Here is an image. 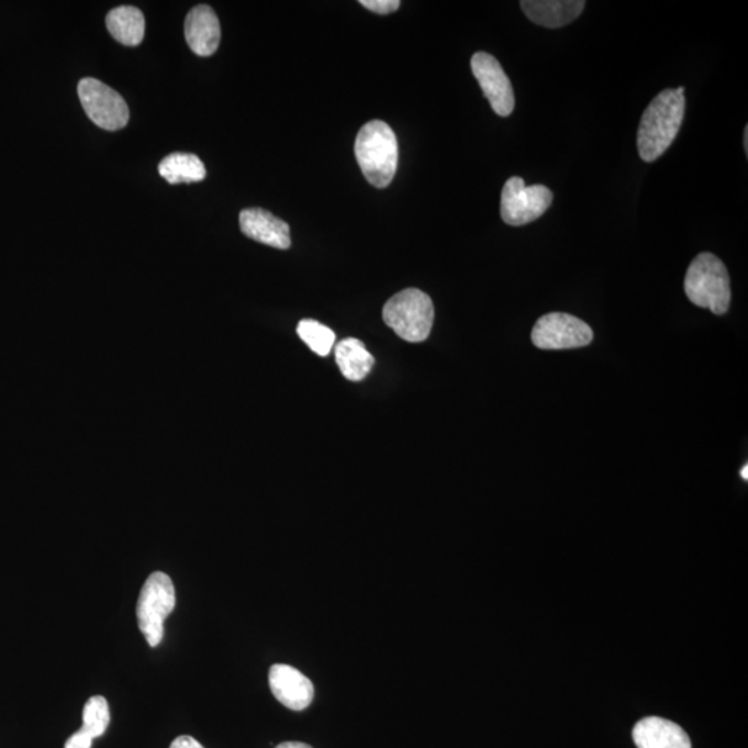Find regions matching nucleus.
<instances>
[{
	"mask_svg": "<svg viewBox=\"0 0 748 748\" xmlns=\"http://www.w3.org/2000/svg\"><path fill=\"white\" fill-rule=\"evenodd\" d=\"M686 100L684 88L666 89L657 94L641 115L638 130V152L641 160L655 163L677 139L681 130Z\"/></svg>",
	"mask_w": 748,
	"mask_h": 748,
	"instance_id": "nucleus-1",
	"label": "nucleus"
},
{
	"mask_svg": "<svg viewBox=\"0 0 748 748\" xmlns=\"http://www.w3.org/2000/svg\"><path fill=\"white\" fill-rule=\"evenodd\" d=\"M355 157L370 185L387 188L398 168V141L391 126L380 120L364 125L355 141Z\"/></svg>",
	"mask_w": 748,
	"mask_h": 748,
	"instance_id": "nucleus-2",
	"label": "nucleus"
},
{
	"mask_svg": "<svg viewBox=\"0 0 748 748\" xmlns=\"http://www.w3.org/2000/svg\"><path fill=\"white\" fill-rule=\"evenodd\" d=\"M684 293L694 305L724 315L729 310L732 291L728 269L711 253L699 254L684 276Z\"/></svg>",
	"mask_w": 748,
	"mask_h": 748,
	"instance_id": "nucleus-3",
	"label": "nucleus"
},
{
	"mask_svg": "<svg viewBox=\"0 0 748 748\" xmlns=\"http://www.w3.org/2000/svg\"><path fill=\"white\" fill-rule=\"evenodd\" d=\"M383 321L405 342L422 343L432 333L433 301L422 290H403L386 302Z\"/></svg>",
	"mask_w": 748,
	"mask_h": 748,
	"instance_id": "nucleus-4",
	"label": "nucleus"
},
{
	"mask_svg": "<svg viewBox=\"0 0 748 748\" xmlns=\"http://www.w3.org/2000/svg\"><path fill=\"white\" fill-rule=\"evenodd\" d=\"M177 593L171 578L156 571L148 576L137 599L136 615L141 633L150 647H157L164 638V623L174 612Z\"/></svg>",
	"mask_w": 748,
	"mask_h": 748,
	"instance_id": "nucleus-5",
	"label": "nucleus"
},
{
	"mask_svg": "<svg viewBox=\"0 0 748 748\" xmlns=\"http://www.w3.org/2000/svg\"><path fill=\"white\" fill-rule=\"evenodd\" d=\"M554 203V193L544 185L527 186L523 178L513 177L503 186L501 216L505 224L523 226L543 216Z\"/></svg>",
	"mask_w": 748,
	"mask_h": 748,
	"instance_id": "nucleus-6",
	"label": "nucleus"
},
{
	"mask_svg": "<svg viewBox=\"0 0 748 748\" xmlns=\"http://www.w3.org/2000/svg\"><path fill=\"white\" fill-rule=\"evenodd\" d=\"M78 97L85 113L100 129L119 131L130 122V109L124 98L99 79L83 78L78 83Z\"/></svg>",
	"mask_w": 748,
	"mask_h": 748,
	"instance_id": "nucleus-7",
	"label": "nucleus"
},
{
	"mask_svg": "<svg viewBox=\"0 0 748 748\" xmlns=\"http://www.w3.org/2000/svg\"><path fill=\"white\" fill-rule=\"evenodd\" d=\"M532 339L535 347L559 351L589 346L593 332L588 323L578 317L554 312L539 317L533 328Z\"/></svg>",
	"mask_w": 748,
	"mask_h": 748,
	"instance_id": "nucleus-8",
	"label": "nucleus"
},
{
	"mask_svg": "<svg viewBox=\"0 0 748 748\" xmlns=\"http://www.w3.org/2000/svg\"><path fill=\"white\" fill-rule=\"evenodd\" d=\"M471 71L479 81L484 97L490 100L491 108L499 116H509L513 113L514 92L511 79L503 70L501 63L485 52H477L471 57Z\"/></svg>",
	"mask_w": 748,
	"mask_h": 748,
	"instance_id": "nucleus-9",
	"label": "nucleus"
},
{
	"mask_svg": "<svg viewBox=\"0 0 748 748\" xmlns=\"http://www.w3.org/2000/svg\"><path fill=\"white\" fill-rule=\"evenodd\" d=\"M269 686L273 696L284 707L302 711L310 707L314 700V684L295 668L275 665L269 670Z\"/></svg>",
	"mask_w": 748,
	"mask_h": 748,
	"instance_id": "nucleus-10",
	"label": "nucleus"
},
{
	"mask_svg": "<svg viewBox=\"0 0 748 748\" xmlns=\"http://www.w3.org/2000/svg\"><path fill=\"white\" fill-rule=\"evenodd\" d=\"M241 230L249 238L267 246L288 249L291 246L290 226L269 211L246 209L241 212Z\"/></svg>",
	"mask_w": 748,
	"mask_h": 748,
	"instance_id": "nucleus-11",
	"label": "nucleus"
},
{
	"mask_svg": "<svg viewBox=\"0 0 748 748\" xmlns=\"http://www.w3.org/2000/svg\"><path fill=\"white\" fill-rule=\"evenodd\" d=\"M186 41L196 55H214L221 42V25L214 10L200 4L190 10L185 23Z\"/></svg>",
	"mask_w": 748,
	"mask_h": 748,
	"instance_id": "nucleus-12",
	"label": "nucleus"
},
{
	"mask_svg": "<svg viewBox=\"0 0 748 748\" xmlns=\"http://www.w3.org/2000/svg\"><path fill=\"white\" fill-rule=\"evenodd\" d=\"M633 736L638 748H692L691 739L681 726L659 716L639 721Z\"/></svg>",
	"mask_w": 748,
	"mask_h": 748,
	"instance_id": "nucleus-13",
	"label": "nucleus"
},
{
	"mask_svg": "<svg viewBox=\"0 0 748 748\" xmlns=\"http://www.w3.org/2000/svg\"><path fill=\"white\" fill-rule=\"evenodd\" d=\"M583 0H523V12L533 23L546 29H560L580 18Z\"/></svg>",
	"mask_w": 748,
	"mask_h": 748,
	"instance_id": "nucleus-14",
	"label": "nucleus"
},
{
	"mask_svg": "<svg viewBox=\"0 0 748 748\" xmlns=\"http://www.w3.org/2000/svg\"><path fill=\"white\" fill-rule=\"evenodd\" d=\"M109 33L125 46H137L145 38L146 21L139 9L121 7L111 10L105 18Z\"/></svg>",
	"mask_w": 748,
	"mask_h": 748,
	"instance_id": "nucleus-15",
	"label": "nucleus"
},
{
	"mask_svg": "<svg viewBox=\"0 0 748 748\" xmlns=\"http://www.w3.org/2000/svg\"><path fill=\"white\" fill-rule=\"evenodd\" d=\"M336 362L344 378L362 381L375 366V358L358 338H346L336 347Z\"/></svg>",
	"mask_w": 748,
	"mask_h": 748,
	"instance_id": "nucleus-16",
	"label": "nucleus"
},
{
	"mask_svg": "<svg viewBox=\"0 0 748 748\" xmlns=\"http://www.w3.org/2000/svg\"><path fill=\"white\" fill-rule=\"evenodd\" d=\"M158 172L171 185L201 182L206 177L203 161L190 153L169 154L158 166Z\"/></svg>",
	"mask_w": 748,
	"mask_h": 748,
	"instance_id": "nucleus-17",
	"label": "nucleus"
},
{
	"mask_svg": "<svg viewBox=\"0 0 748 748\" xmlns=\"http://www.w3.org/2000/svg\"><path fill=\"white\" fill-rule=\"evenodd\" d=\"M297 333H299L302 342L321 357H327L333 349L334 342H336V334L332 328L312 320L301 321L299 327H297Z\"/></svg>",
	"mask_w": 748,
	"mask_h": 748,
	"instance_id": "nucleus-18",
	"label": "nucleus"
},
{
	"mask_svg": "<svg viewBox=\"0 0 748 748\" xmlns=\"http://www.w3.org/2000/svg\"><path fill=\"white\" fill-rule=\"evenodd\" d=\"M82 729L93 739L103 736L110 724V708L103 696L90 697L85 704L82 713Z\"/></svg>",
	"mask_w": 748,
	"mask_h": 748,
	"instance_id": "nucleus-19",
	"label": "nucleus"
},
{
	"mask_svg": "<svg viewBox=\"0 0 748 748\" xmlns=\"http://www.w3.org/2000/svg\"><path fill=\"white\" fill-rule=\"evenodd\" d=\"M364 8L378 14H390L397 12L401 7L400 0H360Z\"/></svg>",
	"mask_w": 748,
	"mask_h": 748,
	"instance_id": "nucleus-20",
	"label": "nucleus"
},
{
	"mask_svg": "<svg viewBox=\"0 0 748 748\" xmlns=\"http://www.w3.org/2000/svg\"><path fill=\"white\" fill-rule=\"evenodd\" d=\"M92 743L93 737L81 728L66 741L65 748H90Z\"/></svg>",
	"mask_w": 748,
	"mask_h": 748,
	"instance_id": "nucleus-21",
	"label": "nucleus"
},
{
	"mask_svg": "<svg viewBox=\"0 0 748 748\" xmlns=\"http://www.w3.org/2000/svg\"><path fill=\"white\" fill-rule=\"evenodd\" d=\"M169 748H204L192 736H179Z\"/></svg>",
	"mask_w": 748,
	"mask_h": 748,
	"instance_id": "nucleus-22",
	"label": "nucleus"
},
{
	"mask_svg": "<svg viewBox=\"0 0 748 748\" xmlns=\"http://www.w3.org/2000/svg\"><path fill=\"white\" fill-rule=\"evenodd\" d=\"M276 748H312L311 746L305 745V743H300V741H284L282 745H279Z\"/></svg>",
	"mask_w": 748,
	"mask_h": 748,
	"instance_id": "nucleus-23",
	"label": "nucleus"
},
{
	"mask_svg": "<svg viewBox=\"0 0 748 748\" xmlns=\"http://www.w3.org/2000/svg\"><path fill=\"white\" fill-rule=\"evenodd\" d=\"M740 476L743 477V479L748 480V466L747 465L745 467H743V469L740 471Z\"/></svg>",
	"mask_w": 748,
	"mask_h": 748,
	"instance_id": "nucleus-24",
	"label": "nucleus"
},
{
	"mask_svg": "<svg viewBox=\"0 0 748 748\" xmlns=\"http://www.w3.org/2000/svg\"><path fill=\"white\" fill-rule=\"evenodd\" d=\"M745 150L748 154V126L745 129Z\"/></svg>",
	"mask_w": 748,
	"mask_h": 748,
	"instance_id": "nucleus-25",
	"label": "nucleus"
}]
</instances>
